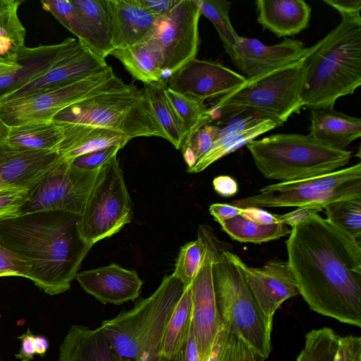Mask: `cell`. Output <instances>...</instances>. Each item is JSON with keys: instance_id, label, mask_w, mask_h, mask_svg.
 I'll return each instance as SVG.
<instances>
[{"instance_id": "cell-1", "label": "cell", "mask_w": 361, "mask_h": 361, "mask_svg": "<svg viewBox=\"0 0 361 361\" xmlns=\"http://www.w3.org/2000/svg\"><path fill=\"white\" fill-rule=\"evenodd\" d=\"M288 262L310 308L361 326V245L318 213L291 228Z\"/></svg>"}, {"instance_id": "cell-2", "label": "cell", "mask_w": 361, "mask_h": 361, "mask_svg": "<svg viewBox=\"0 0 361 361\" xmlns=\"http://www.w3.org/2000/svg\"><path fill=\"white\" fill-rule=\"evenodd\" d=\"M78 217L51 211L0 221V244L31 264L29 279L48 295L70 288L92 247L79 235Z\"/></svg>"}, {"instance_id": "cell-3", "label": "cell", "mask_w": 361, "mask_h": 361, "mask_svg": "<svg viewBox=\"0 0 361 361\" xmlns=\"http://www.w3.org/2000/svg\"><path fill=\"white\" fill-rule=\"evenodd\" d=\"M301 91L303 108H334L361 85V17H342L324 38L308 48Z\"/></svg>"}, {"instance_id": "cell-4", "label": "cell", "mask_w": 361, "mask_h": 361, "mask_svg": "<svg viewBox=\"0 0 361 361\" xmlns=\"http://www.w3.org/2000/svg\"><path fill=\"white\" fill-rule=\"evenodd\" d=\"M186 287L173 274L149 297L99 326L118 361H160L167 322Z\"/></svg>"}, {"instance_id": "cell-5", "label": "cell", "mask_w": 361, "mask_h": 361, "mask_svg": "<svg viewBox=\"0 0 361 361\" xmlns=\"http://www.w3.org/2000/svg\"><path fill=\"white\" fill-rule=\"evenodd\" d=\"M216 305L221 327L240 340L260 361L271 352L273 319L259 307L242 269L226 243L217 239L212 261Z\"/></svg>"}, {"instance_id": "cell-6", "label": "cell", "mask_w": 361, "mask_h": 361, "mask_svg": "<svg viewBox=\"0 0 361 361\" xmlns=\"http://www.w3.org/2000/svg\"><path fill=\"white\" fill-rule=\"evenodd\" d=\"M267 179L291 182L325 175L349 162L352 152L331 147L309 135L279 133L246 145Z\"/></svg>"}, {"instance_id": "cell-7", "label": "cell", "mask_w": 361, "mask_h": 361, "mask_svg": "<svg viewBox=\"0 0 361 361\" xmlns=\"http://www.w3.org/2000/svg\"><path fill=\"white\" fill-rule=\"evenodd\" d=\"M306 55V54H305ZM259 76L246 79L210 108L214 118L241 113L270 119L282 126L303 108L301 91L305 75V56Z\"/></svg>"}, {"instance_id": "cell-8", "label": "cell", "mask_w": 361, "mask_h": 361, "mask_svg": "<svg viewBox=\"0 0 361 361\" xmlns=\"http://www.w3.org/2000/svg\"><path fill=\"white\" fill-rule=\"evenodd\" d=\"M55 121L110 129L128 137L166 135L157 121L143 88L104 93L75 103L59 112Z\"/></svg>"}, {"instance_id": "cell-9", "label": "cell", "mask_w": 361, "mask_h": 361, "mask_svg": "<svg viewBox=\"0 0 361 361\" xmlns=\"http://www.w3.org/2000/svg\"><path fill=\"white\" fill-rule=\"evenodd\" d=\"M111 66L81 80L0 102V117L8 127L47 121L61 111L85 99L104 93L128 90Z\"/></svg>"}, {"instance_id": "cell-10", "label": "cell", "mask_w": 361, "mask_h": 361, "mask_svg": "<svg viewBox=\"0 0 361 361\" xmlns=\"http://www.w3.org/2000/svg\"><path fill=\"white\" fill-rule=\"evenodd\" d=\"M361 198V164L300 180L267 185L257 194L233 200L240 207H324L334 201Z\"/></svg>"}, {"instance_id": "cell-11", "label": "cell", "mask_w": 361, "mask_h": 361, "mask_svg": "<svg viewBox=\"0 0 361 361\" xmlns=\"http://www.w3.org/2000/svg\"><path fill=\"white\" fill-rule=\"evenodd\" d=\"M133 218V204L117 154L99 170L77 228L90 246L119 232Z\"/></svg>"}, {"instance_id": "cell-12", "label": "cell", "mask_w": 361, "mask_h": 361, "mask_svg": "<svg viewBox=\"0 0 361 361\" xmlns=\"http://www.w3.org/2000/svg\"><path fill=\"white\" fill-rule=\"evenodd\" d=\"M99 170L78 168L61 157L35 188L20 215L51 211L79 215Z\"/></svg>"}, {"instance_id": "cell-13", "label": "cell", "mask_w": 361, "mask_h": 361, "mask_svg": "<svg viewBox=\"0 0 361 361\" xmlns=\"http://www.w3.org/2000/svg\"><path fill=\"white\" fill-rule=\"evenodd\" d=\"M197 0H178L166 15L159 17L149 43L159 55L162 71L171 75L195 59L200 43Z\"/></svg>"}, {"instance_id": "cell-14", "label": "cell", "mask_w": 361, "mask_h": 361, "mask_svg": "<svg viewBox=\"0 0 361 361\" xmlns=\"http://www.w3.org/2000/svg\"><path fill=\"white\" fill-rule=\"evenodd\" d=\"M197 236L204 243V252L200 267L190 284L191 329L201 360L204 361L221 328L212 274L214 250L218 238L207 225H200Z\"/></svg>"}, {"instance_id": "cell-15", "label": "cell", "mask_w": 361, "mask_h": 361, "mask_svg": "<svg viewBox=\"0 0 361 361\" xmlns=\"http://www.w3.org/2000/svg\"><path fill=\"white\" fill-rule=\"evenodd\" d=\"M246 78L218 62L193 59L172 74L167 87L201 102L228 94Z\"/></svg>"}, {"instance_id": "cell-16", "label": "cell", "mask_w": 361, "mask_h": 361, "mask_svg": "<svg viewBox=\"0 0 361 361\" xmlns=\"http://www.w3.org/2000/svg\"><path fill=\"white\" fill-rule=\"evenodd\" d=\"M231 256L243 271L259 307L268 318L273 319L285 300L300 294L288 261L274 259L260 267H252L235 254L231 252Z\"/></svg>"}, {"instance_id": "cell-17", "label": "cell", "mask_w": 361, "mask_h": 361, "mask_svg": "<svg viewBox=\"0 0 361 361\" xmlns=\"http://www.w3.org/2000/svg\"><path fill=\"white\" fill-rule=\"evenodd\" d=\"M61 159L56 152L0 144V192L34 189Z\"/></svg>"}, {"instance_id": "cell-18", "label": "cell", "mask_w": 361, "mask_h": 361, "mask_svg": "<svg viewBox=\"0 0 361 361\" xmlns=\"http://www.w3.org/2000/svg\"><path fill=\"white\" fill-rule=\"evenodd\" d=\"M308 51L304 43L285 37L276 44L266 45L256 38L239 36L231 58L246 78H252L303 57Z\"/></svg>"}, {"instance_id": "cell-19", "label": "cell", "mask_w": 361, "mask_h": 361, "mask_svg": "<svg viewBox=\"0 0 361 361\" xmlns=\"http://www.w3.org/2000/svg\"><path fill=\"white\" fill-rule=\"evenodd\" d=\"M75 279L85 292L102 303L116 305L137 299L143 284L135 270L115 263L81 271Z\"/></svg>"}, {"instance_id": "cell-20", "label": "cell", "mask_w": 361, "mask_h": 361, "mask_svg": "<svg viewBox=\"0 0 361 361\" xmlns=\"http://www.w3.org/2000/svg\"><path fill=\"white\" fill-rule=\"evenodd\" d=\"M105 59L99 56L79 41V43L50 70L34 81L6 95V101L34 92L81 80L106 68Z\"/></svg>"}, {"instance_id": "cell-21", "label": "cell", "mask_w": 361, "mask_h": 361, "mask_svg": "<svg viewBox=\"0 0 361 361\" xmlns=\"http://www.w3.org/2000/svg\"><path fill=\"white\" fill-rule=\"evenodd\" d=\"M78 43L68 37L56 44L25 47L16 57L20 67L0 76V100L44 75Z\"/></svg>"}, {"instance_id": "cell-22", "label": "cell", "mask_w": 361, "mask_h": 361, "mask_svg": "<svg viewBox=\"0 0 361 361\" xmlns=\"http://www.w3.org/2000/svg\"><path fill=\"white\" fill-rule=\"evenodd\" d=\"M112 22L114 49L147 42L159 17L137 5L134 0H107Z\"/></svg>"}, {"instance_id": "cell-23", "label": "cell", "mask_w": 361, "mask_h": 361, "mask_svg": "<svg viewBox=\"0 0 361 361\" xmlns=\"http://www.w3.org/2000/svg\"><path fill=\"white\" fill-rule=\"evenodd\" d=\"M79 16L77 39L105 59L114 49L112 22L107 0H71Z\"/></svg>"}, {"instance_id": "cell-24", "label": "cell", "mask_w": 361, "mask_h": 361, "mask_svg": "<svg viewBox=\"0 0 361 361\" xmlns=\"http://www.w3.org/2000/svg\"><path fill=\"white\" fill-rule=\"evenodd\" d=\"M219 224L233 240L255 244L279 239L291 231L276 214L259 207L243 208L240 214Z\"/></svg>"}, {"instance_id": "cell-25", "label": "cell", "mask_w": 361, "mask_h": 361, "mask_svg": "<svg viewBox=\"0 0 361 361\" xmlns=\"http://www.w3.org/2000/svg\"><path fill=\"white\" fill-rule=\"evenodd\" d=\"M257 22L279 37L293 36L309 26L310 6L302 0H257Z\"/></svg>"}, {"instance_id": "cell-26", "label": "cell", "mask_w": 361, "mask_h": 361, "mask_svg": "<svg viewBox=\"0 0 361 361\" xmlns=\"http://www.w3.org/2000/svg\"><path fill=\"white\" fill-rule=\"evenodd\" d=\"M309 135L338 149L345 148L361 136V119L334 108L310 109Z\"/></svg>"}, {"instance_id": "cell-27", "label": "cell", "mask_w": 361, "mask_h": 361, "mask_svg": "<svg viewBox=\"0 0 361 361\" xmlns=\"http://www.w3.org/2000/svg\"><path fill=\"white\" fill-rule=\"evenodd\" d=\"M276 127H279L278 125L270 119H264L259 123L250 126L244 118H231L224 127L220 128L219 139L211 149L192 167L188 169V171L201 172L217 160Z\"/></svg>"}, {"instance_id": "cell-28", "label": "cell", "mask_w": 361, "mask_h": 361, "mask_svg": "<svg viewBox=\"0 0 361 361\" xmlns=\"http://www.w3.org/2000/svg\"><path fill=\"white\" fill-rule=\"evenodd\" d=\"M65 123L64 137L57 153L69 161L82 154L118 146L122 149L130 139L118 132L83 124Z\"/></svg>"}, {"instance_id": "cell-29", "label": "cell", "mask_w": 361, "mask_h": 361, "mask_svg": "<svg viewBox=\"0 0 361 361\" xmlns=\"http://www.w3.org/2000/svg\"><path fill=\"white\" fill-rule=\"evenodd\" d=\"M58 361H118L108 338L100 327L90 329L73 325L59 348Z\"/></svg>"}, {"instance_id": "cell-30", "label": "cell", "mask_w": 361, "mask_h": 361, "mask_svg": "<svg viewBox=\"0 0 361 361\" xmlns=\"http://www.w3.org/2000/svg\"><path fill=\"white\" fill-rule=\"evenodd\" d=\"M64 131L65 123L61 121L28 123L10 128L6 142L23 149L56 152Z\"/></svg>"}, {"instance_id": "cell-31", "label": "cell", "mask_w": 361, "mask_h": 361, "mask_svg": "<svg viewBox=\"0 0 361 361\" xmlns=\"http://www.w3.org/2000/svg\"><path fill=\"white\" fill-rule=\"evenodd\" d=\"M110 55L119 60L133 78L144 85L160 82L162 73L161 59L149 41L114 49Z\"/></svg>"}, {"instance_id": "cell-32", "label": "cell", "mask_w": 361, "mask_h": 361, "mask_svg": "<svg viewBox=\"0 0 361 361\" xmlns=\"http://www.w3.org/2000/svg\"><path fill=\"white\" fill-rule=\"evenodd\" d=\"M166 87L167 85L161 82H154L144 85L142 88L166 140L176 149H181L188 133L166 97Z\"/></svg>"}, {"instance_id": "cell-33", "label": "cell", "mask_w": 361, "mask_h": 361, "mask_svg": "<svg viewBox=\"0 0 361 361\" xmlns=\"http://www.w3.org/2000/svg\"><path fill=\"white\" fill-rule=\"evenodd\" d=\"M22 1L0 0V59L16 61L25 47L26 30L18 17Z\"/></svg>"}, {"instance_id": "cell-34", "label": "cell", "mask_w": 361, "mask_h": 361, "mask_svg": "<svg viewBox=\"0 0 361 361\" xmlns=\"http://www.w3.org/2000/svg\"><path fill=\"white\" fill-rule=\"evenodd\" d=\"M192 293L187 287L176 305L165 329L161 356L171 357L182 348L191 329Z\"/></svg>"}, {"instance_id": "cell-35", "label": "cell", "mask_w": 361, "mask_h": 361, "mask_svg": "<svg viewBox=\"0 0 361 361\" xmlns=\"http://www.w3.org/2000/svg\"><path fill=\"white\" fill-rule=\"evenodd\" d=\"M166 94L184 126L188 135L215 119L210 109L207 108L204 102L176 92L168 87L166 89Z\"/></svg>"}, {"instance_id": "cell-36", "label": "cell", "mask_w": 361, "mask_h": 361, "mask_svg": "<svg viewBox=\"0 0 361 361\" xmlns=\"http://www.w3.org/2000/svg\"><path fill=\"white\" fill-rule=\"evenodd\" d=\"M200 15H203L214 25L231 59L233 48L239 37L229 19L231 2L226 0H197Z\"/></svg>"}, {"instance_id": "cell-37", "label": "cell", "mask_w": 361, "mask_h": 361, "mask_svg": "<svg viewBox=\"0 0 361 361\" xmlns=\"http://www.w3.org/2000/svg\"><path fill=\"white\" fill-rule=\"evenodd\" d=\"M329 221L350 235L361 238V198H348L332 202L324 209Z\"/></svg>"}, {"instance_id": "cell-38", "label": "cell", "mask_w": 361, "mask_h": 361, "mask_svg": "<svg viewBox=\"0 0 361 361\" xmlns=\"http://www.w3.org/2000/svg\"><path fill=\"white\" fill-rule=\"evenodd\" d=\"M339 336L333 329H313L305 336V345L296 361H333Z\"/></svg>"}, {"instance_id": "cell-39", "label": "cell", "mask_w": 361, "mask_h": 361, "mask_svg": "<svg viewBox=\"0 0 361 361\" xmlns=\"http://www.w3.org/2000/svg\"><path fill=\"white\" fill-rule=\"evenodd\" d=\"M204 361H260L235 336L222 327Z\"/></svg>"}, {"instance_id": "cell-40", "label": "cell", "mask_w": 361, "mask_h": 361, "mask_svg": "<svg viewBox=\"0 0 361 361\" xmlns=\"http://www.w3.org/2000/svg\"><path fill=\"white\" fill-rule=\"evenodd\" d=\"M220 127L207 124L188 135L181 147L183 157L188 166L192 167L206 154L219 139Z\"/></svg>"}, {"instance_id": "cell-41", "label": "cell", "mask_w": 361, "mask_h": 361, "mask_svg": "<svg viewBox=\"0 0 361 361\" xmlns=\"http://www.w3.org/2000/svg\"><path fill=\"white\" fill-rule=\"evenodd\" d=\"M204 252V245L202 239L183 245L178 252L172 274L187 288L190 286L202 263Z\"/></svg>"}, {"instance_id": "cell-42", "label": "cell", "mask_w": 361, "mask_h": 361, "mask_svg": "<svg viewBox=\"0 0 361 361\" xmlns=\"http://www.w3.org/2000/svg\"><path fill=\"white\" fill-rule=\"evenodd\" d=\"M31 264L0 244V277L22 276L29 279Z\"/></svg>"}, {"instance_id": "cell-43", "label": "cell", "mask_w": 361, "mask_h": 361, "mask_svg": "<svg viewBox=\"0 0 361 361\" xmlns=\"http://www.w3.org/2000/svg\"><path fill=\"white\" fill-rule=\"evenodd\" d=\"M34 189L0 192V221L20 216Z\"/></svg>"}, {"instance_id": "cell-44", "label": "cell", "mask_w": 361, "mask_h": 361, "mask_svg": "<svg viewBox=\"0 0 361 361\" xmlns=\"http://www.w3.org/2000/svg\"><path fill=\"white\" fill-rule=\"evenodd\" d=\"M120 149L121 147L118 146H111L82 154L71 161L78 168L89 171L96 170L109 159L116 155Z\"/></svg>"}, {"instance_id": "cell-45", "label": "cell", "mask_w": 361, "mask_h": 361, "mask_svg": "<svg viewBox=\"0 0 361 361\" xmlns=\"http://www.w3.org/2000/svg\"><path fill=\"white\" fill-rule=\"evenodd\" d=\"M333 361H361L360 336H339Z\"/></svg>"}, {"instance_id": "cell-46", "label": "cell", "mask_w": 361, "mask_h": 361, "mask_svg": "<svg viewBox=\"0 0 361 361\" xmlns=\"http://www.w3.org/2000/svg\"><path fill=\"white\" fill-rule=\"evenodd\" d=\"M160 361H202L191 329L188 339L180 350L169 357L161 356Z\"/></svg>"}, {"instance_id": "cell-47", "label": "cell", "mask_w": 361, "mask_h": 361, "mask_svg": "<svg viewBox=\"0 0 361 361\" xmlns=\"http://www.w3.org/2000/svg\"><path fill=\"white\" fill-rule=\"evenodd\" d=\"M322 211V209L315 207H298L297 209L285 214H276L278 220L292 227L302 223L311 217L313 214Z\"/></svg>"}, {"instance_id": "cell-48", "label": "cell", "mask_w": 361, "mask_h": 361, "mask_svg": "<svg viewBox=\"0 0 361 361\" xmlns=\"http://www.w3.org/2000/svg\"><path fill=\"white\" fill-rule=\"evenodd\" d=\"M142 8L157 17L166 15L178 0H134Z\"/></svg>"}, {"instance_id": "cell-49", "label": "cell", "mask_w": 361, "mask_h": 361, "mask_svg": "<svg viewBox=\"0 0 361 361\" xmlns=\"http://www.w3.org/2000/svg\"><path fill=\"white\" fill-rule=\"evenodd\" d=\"M336 9L342 17H361V0H324Z\"/></svg>"}, {"instance_id": "cell-50", "label": "cell", "mask_w": 361, "mask_h": 361, "mask_svg": "<svg viewBox=\"0 0 361 361\" xmlns=\"http://www.w3.org/2000/svg\"><path fill=\"white\" fill-rule=\"evenodd\" d=\"M214 190L221 196L229 197L235 195L238 191L236 180L229 176H219L214 178Z\"/></svg>"}, {"instance_id": "cell-51", "label": "cell", "mask_w": 361, "mask_h": 361, "mask_svg": "<svg viewBox=\"0 0 361 361\" xmlns=\"http://www.w3.org/2000/svg\"><path fill=\"white\" fill-rule=\"evenodd\" d=\"M242 211L243 208L228 204L215 203L209 207V213L219 224L240 214Z\"/></svg>"}, {"instance_id": "cell-52", "label": "cell", "mask_w": 361, "mask_h": 361, "mask_svg": "<svg viewBox=\"0 0 361 361\" xmlns=\"http://www.w3.org/2000/svg\"><path fill=\"white\" fill-rule=\"evenodd\" d=\"M35 335L28 328L26 332L18 338L21 341L19 352L15 355L16 357L21 361H30L34 358L35 348L34 343Z\"/></svg>"}, {"instance_id": "cell-53", "label": "cell", "mask_w": 361, "mask_h": 361, "mask_svg": "<svg viewBox=\"0 0 361 361\" xmlns=\"http://www.w3.org/2000/svg\"><path fill=\"white\" fill-rule=\"evenodd\" d=\"M35 353L44 357L49 348V341L42 336H35L34 339Z\"/></svg>"}, {"instance_id": "cell-54", "label": "cell", "mask_w": 361, "mask_h": 361, "mask_svg": "<svg viewBox=\"0 0 361 361\" xmlns=\"http://www.w3.org/2000/svg\"><path fill=\"white\" fill-rule=\"evenodd\" d=\"M20 65L16 61L0 59V76L18 69Z\"/></svg>"}, {"instance_id": "cell-55", "label": "cell", "mask_w": 361, "mask_h": 361, "mask_svg": "<svg viewBox=\"0 0 361 361\" xmlns=\"http://www.w3.org/2000/svg\"><path fill=\"white\" fill-rule=\"evenodd\" d=\"M10 127L6 125L0 117V144L6 142Z\"/></svg>"}, {"instance_id": "cell-56", "label": "cell", "mask_w": 361, "mask_h": 361, "mask_svg": "<svg viewBox=\"0 0 361 361\" xmlns=\"http://www.w3.org/2000/svg\"><path fill=\"white\" fill-rule=\"evenodd\" d=\"M0 317H1V314H0Z\"/></svg>"}, {"instance_id": "cell-57", "label": "cell", "mask_w": 361, "mask_h": 361, "mask_svg": "<svg viewBox=\"0 0 361 361\" xmlns=\"http://www.w3.org/2000/svg\"><path fill=\"white\" fill-rule=\"evenodd\" d=\"M1 361V360H0Z\"/></svg>"}]
</instances>
